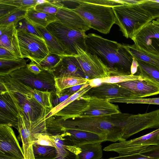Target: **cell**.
<instances>
[{
  "instance_id": "52",
  "label": "cell",
  "mask_w": 159,
  "mask_h": 159,
  "mask_svg": "<svg viewBox=\"0 0 159 159\" xmlns=\"http://www.w3.org/2000/svg\"><path fill=\"white\" fill-rule=\"evenodd\" d=\"M0 159H16L6 156L0 155Z\"/></svg>"
},
{
  "instance_id": "37",
  "label": "cell",
  "mask_w": 159,
  "mask_h": 159,
  "mask_svg": "<svg viewBox=\"0 0 159 159\" xmlns=\"http://www.w3.org/2000/svg\"><path fill=\"white\" fill-rule=\"evenodd\" d=\"M61 57L49 52L38 65L42 70H53L60 61Z\"/></svg>"
},
{
  "instance_id": "31",
  "label": "cell",
  "mask_w": 159,
  "mask_h": 159,
  "mask_svg": "<svg viewBox=\"0 0 159 159\" xmlns=\"http://www.w3.org/2000/svg\"><path fill=\"white\" fill-rule=\"evenodd\" d=\"M93 87V86L91 85L90 82L86 84V85L78 92L71 95L57 106L53 108L52 110L47 115L46 118V119L50 117L53 116L54 114L68 105L78 98L84 95Z\"/></svg>"
},
{
  "instance_id": "16",
  "label": "cell",
  "mask_w": 159,
  "mask_h": 159,
  "mask_svg": "<svg viewBox=\"0 0 159 159\" xmlns=\"http://www.w3.org/2000/svg\"><path fill=\"white\" fill-rule=\"evenodd\" d=\"M87 100L89 106L80 117L105 116L121 112L117 105L113 104L107 99L84 95Z\"/></svg>"
},
{
  "instance_id": "39",
  "label": "cell",
  "mask_w": 159,
  "mask_h": 159,
  "mask_svg": "<svg viewBox=\"0 0 159 159\" xmlns=\"http://www.w3.org/2000/svg\"><path fill=\"white\" fill-rule=\"evenodd\" d=\"M34 153L35 158L37 156L48 157V158H55V153L57 149L54 147L41 145L36 144L33 145Z\"/></svg>"
},
{
  "instance_id": "4",
  "label": "cell",
  "mask_w": 159,
  "mask_h": 159,
  "mask_svg": "<svg viewBox=\"0 0 159 159\" xmlns=\"http://www.w3.org/2000/svg\"><path fill=\"white\" fill-rule=\"evenodd\" d=\"M115 24L119 27L123 35L131 38L153 19L151 15L137 4H127L112 7Z\"/></svg>"
},
{
  "instance_id": "51",
  "label": "cell",
  "mask_w": 159,
  "mask_h": 159,
  "mask_svg": "<svg viewBox=\"0 0 159 159\" xmlns=\"http://www.w3.org/2000/svg\"><path fill=\"white\" fill-rule=\"evenodd\" d=\"M152 22L153 25L159 27V17L156 20H153Z\"/></svg>"
},
{
  "instance_id": "27",
  "label": "cell",
  "mask_w": 159,
  "mask_h": 159,
  "mask_svg": "<svg viewBox=\"0 0 159 159\" xmlns=\"http://www.w3.org/2000/svg\"><path fill=\"white\" fill-rule=\"evenodd\" d=\"M77 146L81 152L76 155V159H101L102 156L101 143H89Z\"/></svg>"
},
{
  "instance_id": "35",
  "label": "cell",
  "mask_w": 159,
  "mask_h": 159,
  "mask_svg": "<svg viewBox=\"0 0 159 159\" xmlns=\"http://www.w3.org/2000/svg\"><path fill=\"white\" fill-rule=\"evenodd\" d=\"M44 1L37 0H0V3L14 6L24 11H28L37 4L42 3Z\"/></svg>"
},
{
  "instance_id": "46",
  "label": "cell",
  "mask_w": 159,
  "mask_h": 159,
  "mask_svg": "<svg viewBox=\"0 0 159 159\" xmlns=\"http://www.w3.org/2000/svg\"><path fill=\"white\" fill-rule=\"evenodd\" d=\"M18 58H19L8 49L3 47H0V59L12 60Z\"/></svg>"
},
{
  "instance_id": "13",
  "label": "cell",
  "mask_w": 159,
  "mask_h": 159,
  "mask_svg": "<svg viewBox=\"0 0 159 159\" xmlns=\"http://www.w3.org/2000/svg\"><path fill=\"white\" fill-rule=\"evenodd\" d=\"M139 49L159 56V27L150 22L131 38Z\"/></svg>"
},
{
  "instance_id": "3",
  "label": "cell",
  "mask_w": 159,
  "mask_h": 159,
  "mask_svg": "<svg viewBox=\"0 0 159 159\" xmlns=\"http://www.w3.org/2000/svg\"><path fill=\"white\" fill-rule=\"evenodd\" d=\"M0 83L7 91L14 94L24 111V114L30 120H35L42 115L50 111L35 99L31 92L33 88L29 85L8 75H0Z\"/></svg>"
},
{
  "instance_id": "28",
  "label": "cell",
  "mask_w": 159,
  "mask_h": 159,
  "mask_svg": "<svg viewBox=\"0 0 159 159\" xmlns=\"http://www.w3.org/2000/svg\"><path fill=\"white\" fill-rule=\"evenodd\" d=\"M57 94L61 91L70 87L90 82L86 78L75 77H66L55 78Z\"/></svg>"
},
{
  "instance_id": "19",
  "label": "cell",
  "mask_w": 159,
  "mask_h": 159,
  "mask_svg": "<svg viewBox=\"0 0 159 159\" xmlns=\"http://www.w3.org/2000/svg\"><path fill=\"white\" fill-rule=\"evenodd\" d=\"M55 16L59 21L70 28L85 32L90 28L84 19L71 8L62 7Z\"/></svg>"
},
{
  "instance_id": "47",
  "label": "cell",
  "mask_w": 159,
  "mask_h": 159,
  "mask_svg": "<svg viewBox=\"0 0 159 159\" xmlns=\"http://www.w3.org/2000/svg\"><path fill=\"white\" fill-rule=\"evenodd\" d=\"M86 84L78 85L70 87L61 91L59 93L57 94H67L72 95L79 91L82 88L84 87Z\"/></svg>"
},
{
  "instance_id": "1",
  "label": "cell",
  "mask_w": 159,
  "mask_h": 159,
  "mask_svg": "<svg viewBox=\"0 0 159 159\" xmlns=\"http://www.w3.org/2000/svg\"><path fill=\"white\" fill-rule=\"evenodd\" d=\"M130 114L119 113L105 116L79 117L59 122L62 129H74L93 133L105 137L106 141L116 142L125 140L123 138Z\"/></svg>"
},
{
  "instance_id": "43",
  "label": "cell",
  "mask_w": 159,
  "mask_h": 159,
  "mask_svg": "<svg viewBox=\"0 0 159 159\" xmlns=\"http://www.w3.org/2000/svg\"><path fill=\"white\" fill-rule=\"evenodd\" d=\"M82 1L85 2L109 7L112 8L116 6L128 4L123 2L121 0H82Z\"/></svg>"
},
{
  "instance_id": "7",
  "label": "cell",
  "mask_w": 159,
  "mask_h": 159,
  "mask_svg": "<svg viewBox=\"0 0 159 159\" xmlns=\"http://www.w3.org/2000/svg\"><path fill=\"white\" fill-rule=\"evenodd\" d=\"M23 111L18 116V129L22 143V149L25 159H35L33 149L34 142V135L40 133H47V120L48 113L41 116L36 120L31 121L24 114Z\"/></svg>"
},
{
  "instance_id": "34",
  "label": "cell",
  "mask_w": 159,
  "mask_h": 159,
  "mask_svg": "<svg viewBox=\"0 0 159 159\" xmlns=\"http://www.w3.org/2000/svg\"><path fill=\"white\" fill-rule=\"evenodd\" d=\"M26 11L17 8L9 14L0 19V26L15 25L20 20L25 17Z\"/></svg>"
},
{
  "instance_id": "25",
  "label": "cell",
  "mask_w": 159,
  "mask_h": 159,
  "mask_svg": "<svg viewBox=\"0 0 159 159\" xmlns=\"http://www.w3.org/2000/svg\"><path fill=\"white\" fill-rule=\"evenodd\" d=\"M124 45L135 59L152 65L159 69V56L140 50L134 44H124Z\"/></svg>"
},
{
  "instance_id": "49",
  "label": "cell",
  "mask_w": 159,
  "mask_h": 159,
  "mask_svg": "<svg viewBox=\"0 0 159 159\" xmlns=\"http://www.w3.org/2000/svg\"><path fill=\"white\" fill-rule=\"evenodd\" d=\"M27 68L32 73L38 75L43 70H42L39 65L34 61L31 62L26 66Z\"/></svg>"
},
{
  "instance_id": "11",
  "label": "cell",
  "mask_w": 159,
  "mask_h": 159,
  "mask_svg": "<svg viewBox=\"0 0 159 159\" xmlns=\"http://www.w3.org/2000/svg\"><path fill=\"white\" fill-rule=\"evenodd\" d=\"M77 55L75 56L80 68L89 80L108 77V69L96 55L91 54L76 47Z\"/></svg>"
},
{
  "instance_id": "48",
  "label": "cell",
  "mask_w": 159,
  "mask_h": 159,
  "mask_svg": "<svg viewBox=\"0 0 159 159\" xmlns=\"http://www.w3.org/2000/svg\"><path fill=\"white\" fill-rule=\"evenodd\" d=\"M153 159L145 157L140 154H129L123 156H120L115 157H111L107 159Z\"/></svg>"
},
{
  "instance_id": "38",
  "label": "cell",
  "mask_w": 159,
  "mask_h": 159,
  "mask_svg": "<svg viewBox=\"0 0 159 159\" xmlns=\"http://www.w3.org/2000/svg\"><path fill=\"white\" fill-rule=\"evenodd\" d=\"M109 102L126 104H145L159 105V98H113L108 99Z\"/></svg>"
},
{
  "instance_id": "33",
  "label": "cell",
  "mask_w": 159,
  "mask_h": 159,
  "mask_svg": "<svg viewBox=\"0 0 159 159\" xmlns=\"http://www.w3.org/2000/svg\"><path fill=\"white\" fill-rule=\"evenodd\" d=\"M31 92L35 99L45 108L50 111L52 110V91H42L32 88Z\"/></svg>"
},
{
  "instance_id": "5",
  "label": "cell",
  "mask_w": 159,
  "mask_h": 159,
  "mask_svg": "<svg viewBox=\"0 0 159 159\" xmlns=\"http://www.w3.org/2000/svg\"><path fill=\"white\" fill-rule=\"evenodd\" d=\"M77 5L72 10L80 15L90 28L104 34L109 33L116 18L111 7L76 0Z\"/></svg>"
},
{
  "instance_id": "15",
  "label": "cell",
  "mask_w": 159,
  "mask_h": 159,
  "mask_svg": "<svg viewBox=\"0 0 159 159\" xmlns=\"http://www.w3.org/2000/svg\"><path fill=\"white\" fill-rule=\"evenodd\" d=\"M100 99L138 98L133 93L117 83H102L93 87L85 94Z\"/></svg>"
},
{
  "instance_id": "20",
  "label": "cell",
  "mask_w": 159,
  "mask_h": 159,
  "mask_svg": "<svg viewBox=\"0 0 159 159\" xmlns=\"http://www.w3.org/2000/svg\"><path fill=\"white\" fill-rule=\"evenodd\" d=\"M0 47L8 49L18 58L22 57L15 25L0 26Z\"/></svg>"
},
{
  "instance_id": "45",
  "label": "cell",
  "mask_w": 159,
  "mask_h": 159,
  "mask_svg": "<svg viewBox=\"0 0 159 159\" xmlns=\"http://www.w3.org/2000/svg\"><path fill=\"white\" fill-rule=\"evenodd\" d=\"M17 8H18L13 6L0 3V19L7 15Z\"/></svg>"
},
{
  "instance_id": "44",
  "label": "cell",
  "mask_w": 159,
  "mask_h": 159,
  "mask_svg": "<svg viewBox=\"0 0 159 159\" xmlns=\"http://www.w3.org/2000/svg\"><path fill=\"white\" fill-rule=\"evenodd\" d=\"M71 95L67 94H57V93L52 92V103L53 108L61 103Z\"/></svg>"
},
{
  "instance_id": "50",
  "label": "cell",
  "mask_w": 159,
  "mask_h": 159,
  "mask_svg": "<svg viewBox=\"0 0 159 159\" xmlns=\"http://www.w3.org/2000/svg\"><path fill=\"white\" fill-rule=\"evenodd\" d=\"M139 66L136 60L133 57L132 64L131 67V74L132 75H135L137 72L138 67Z\"/></svg>"
},
{
  "instance_id": "23",
  "label": "cell",
  "mask_w": 159,
  "mask_h": 159,
  "mask_svg": "<svg viewBox=\"0 0 159 159\" xmlns=\"http://www.w3.org/2000/svg\"><path fill=\"white\" fill-rule=\"evenodd\" d=\"M45 40L49 52L63 56L66 55L57 39L47 29L38 25H34Z\"/></svg>"
},
{
  "instance_id": "12",
  "label": "cell",
  "mask_w": 159,
  "mask_h": 159,
  "mask_svg": "<svg viewBox=\"0 0 159 159\" xmlns=\"http://www.w3.org/2000/svg\"><path fill=\"white\" fill-rule=\"evenodd\" d=\"M23 111L13 93L7 91L0 93V125H6L18 130V116Z\"/></svg>"
},
{
  "instance_id": "9",
  "label": "cell",
  "mask_w": 159,
  "mask_h": 159,
  "mask_svg": "<svg viewBox=\"0 0 159 159\" xmlns=\"http://www.w3.org/2000/svg\"><path fill=\"white\" fill-rule=\"evenodd\" d=\"M7 75L33 88L56 93L53 70H43L39 74L36 75L31 72L25 66Z\"/></svg>"
},
{
  "instance_id": "26",
  "label": "cell",
  "mask_w": 159,
  "mask_h": 159,
  "mask_svg": "<svg viewBox=\"0 0 159 159\" xmlns=\"http://www.w3.org/2000/svg\"><path fill=\"white\" fill-rule=\"evenodd\" d=\"M136 60L139 65L136 75L142 77L159 87V69L146 62Z\"/></svg>"
},
{
  "instance_id": "21",
  "label": "cell",
  "mask_w": 159,
  "mask_h": 159,
  "mask_svg": "<svg viewBox=\"0 0 159 159\" xmlns=\"http://www.w3.org/2000/svg\"><path fill=\"white\" fill-rule=\"evenodd\" d=\"M58 131L61 133H66L77 146L89 143H101L106 141V138L86 131L68 129H61Z\"/></svg>"
},
{
  "instance_id": "2",
  "label": "cell",
  "mask_w": 159,
  "mask_h": 159,
  "mask_svg": "<svg viewBox=\"0 0 159 159\" xmlns=\"http://www.w3.org/2000/svg\"><path fill=\"white\" fill-rule=\"evenodd\" d=\"M85 51L96 55L110 71H119L131 75L133 57L124 44L105 39L93 33L85 39Z\"/></svg>"
},
{
  "instance_id": "36",
  "label": "cell",
  "mask_w": 159,
  "mask_h": 159,
  "mask_svg": "<svg viewBox=\"0 0 159 159\" xmlns=\"http://www.w3.org/2000/svg\"><path fill=\"white\" fill-rule=\"evenodd\" d=\"M137 4L148 12L153 20L159 17V0H139Z\"/></svg>"
},
{
  "instance_id": "42",
  "label": "cell",
  "mask_w": 159,
  "mask_h": 159,
  "mask_svg": "<svg viewBox=\"0 0 159 159\" xmlns=\"http://www.w3.org/2000/svg\"><path fill=\"white\" fill-rule=\"evenodd\" d=\"M139 154L153 159H159V145H150L144 148Z\"/></svg>"
},
{
  "instance_id": "40",
  "label": "cell",
  "mask_w": 159,
  "mask_h": 159,
  "mask_svg": "<svg viewBox=\"0 0 159 159\" xmlns=\"http://www.w3.org/2000/svg\"><path fill=\"white\" fill-rule=\"evenodd\" d=\"M15 27L16 30H23L43 39L35 25L25 17L19 21Z\"/></svg>"
},
{
  "instance_id": "8",
  "label": "cell",
  "mask_w": 159,
  "mask_h": 159,
  "mask_svg": "<svg viewBox=\"0 0 159 159\" xmlns=\"http://www.w3.org/2000/svg\"><path fill=\"white\" fill-rule=\"evenodd\" d=\"M16 30L22 57L38 64L49 53L45 40L23 30Z\"/></svg>"
},
{
  "instance_id": "32",
  "label": "cell",
  "mask_w": 159,
  "mask_h": 159,
  "mask_svg": "<svg viewBox=\"0 0 159 159\" xmlns=\"http://www.w3.org/2000/svg\"><path fill=\"white\" fill-rule=\"evenodd\" d=\"M63 6L64 4L61 0H45L43 3L37 4L34 8L38 11L55 15L59 9Z\"/></svg>"
},
{
  "instance_id": "24",
  "label": "cell",
  "mask_w": 159,
  "mask_h": 159,
  "mask_svg": "<svg viewBox=\"0 0 159 159\" xmlns=\"http://www.w3.org/2000/svg\"><path fill=\"white\" fill-rule=\"evenodd\" d=\"M25 17L34 25H38L46 28L49 24L58 20L56 16L37 11L34 7L27 11Z\"/></svg>"
},
{
  "instance_id": "17",
  "label": "cell",
  "mask_w": 159,
  "mask_h": 159,
  "mask_svg": "<svg viewBox=\"0 0 159 159\" xmlns=\"http://www.w3.org/2000/svg\"><path fill=\"white\" fill-rule=\"evenodd\" d=\"M53 71L55 78L75 77L86 78L75 56H61L60 61Z\"/></svg>"
},
{
  "instance_id": "30",
  "label": "cell",
  "mask_w": 159,
  "mask_h": 159,
  "mask_svg": "<svg viewBox=\"0 0 159 159\" xmlns=\"http://www.w3.org/2000/svg\"><path fill=\"white\" fill-rule=\"evenodd\" d=\"M109 76L103 78L99 79L101 83H119L129 80L144 79L140 76L135 75H129L126 73L117 71H110Z\"/></svg>"
},
{
  "instance_id": "10",
  "label": "cell",
  "mask_w": 159,
  "mask_h": 159,
  "mask_svg": "<svg viewBox=\"0 0 159 159\" xmlns=\"http://www.w3.org/2000/svg\"><path fill=\"white\" fill-rule=\"evenodd\" d=\"M150 145H159V128L140 137L111 144L103 148L120 156L136 154L138 150Z\"/></svg>"
},
{
  "instance_id": "14",
  "label": "cell",
  "mask_w": 159,
  "mask_h": 159,
  "mask_svg": "<svg viewBox=\"0 0 159 159\" xmlns=\"http://www.w3.org/2000/svg\"><path fill=\"white\" fill-rule=\"evenodd\" d=\"M0 155L16 159H25L15 133L6 125H0Z\"/></svg>"
},
{
  "instance_id": "6",
  "label": "cell",
  "mask_w": 159,
  "mask_h": 159,
  "mask_svg": "<svg viewBox=\"0 0 159 159\" xmlns=\"http://www.w3.org/2000/svg\"><path fill=\"white\" fill-rule=\"evenodd\" d=\"M46 28L57 39L66 55L77 56V46L85 50V31L70 28L58 20L50 23Z\"/></svg>"
},
{
  "instance_id": "41",
  "label": "cell",
  "mask_w": 159,
  "mask_h": 159,
  "mask_svg": "<svg viewBox=\"0 0 159 159\" xmlns=\"http://www.w3.org/2000/svg\"><path fill=\"white\" fill-rule=\"evenodd\" d=\"M34 138L35 141L34 144L52 146L57 149L51 136L48 133H37L34 134Z\"/></svg>"
},
{
  "instance_id": "29",
  "label": "cell",
  "mask_w": 159,
  "mask_h": 159,
  "mask_svg": "<svg viewBox=\"0 0 159 159\" xmlns=\"http://www.w3.org/2000/svg\"><path fill=\"white\" fill-rule=\"evenodd\" d=\"M28 60L20 57L15 59H0V75L9 73L27 65Z\"/></svg>"
},
{
  "instance_id": "18",
  "label": "cell",
  "mask_w": 159,
  "mask_h": 159,
  "mask_svg": "<svg viewBox=\"0 0 159 159\" xmlns=\"http://www.w3.org/2000/svg\"><path fill=\"white\" fill-rule=\"evenodd\" d=\"M117 84L133 93L138 98L159 94V87L145 78Z\"/></svg>"
},
{
  "instance_id": "22",
  "label": "cell",
  "mask_w": 159,
  "mask_h": 159,
  "mask_svg": "<svg viewBox=\"0 0 159 159\" xmlns=\"http://www.w3.org/2000/svg\"><path fill=\"white\" fill-rule=\"evenodd\" d=\"M89 103L84 95L76 99L54 114L63 120L79 117L88 107Z\"/></svg>"
}]
</instances>
